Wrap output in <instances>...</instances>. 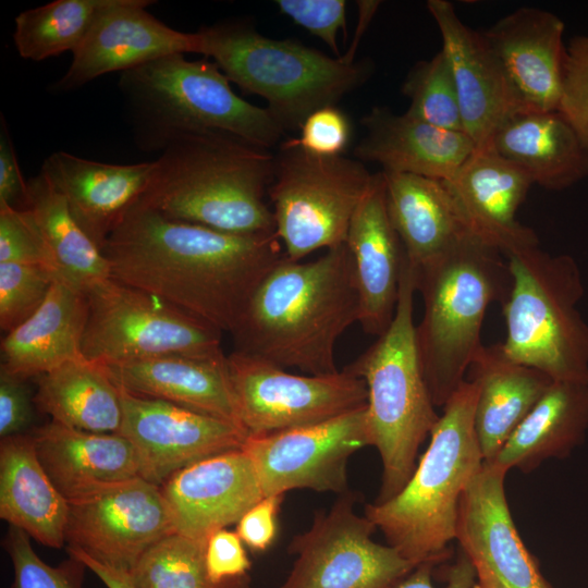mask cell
<instances>
[{
  "mask_svg": "<svg viewBox=\"0 0 588 588\" xmlns=\"http://www.w3.org/2000/svg\"><path fill=\"white\" fill-rule=\"evenodd\" d=\"M558 110L588 149V32L571 38L566 46Z\"/></svg>",
  "mask_w": 588,
  "mask_h": 588,
  "instance_id": "obj_41",
  "label": "cell"
},
{
  "mask_svg": "<svg viewBox=\"0 0 588 588\" xmlns=\"http://www.w3.org/2000/svg\"><path fill=\"white\" fill-rule=\"evenodd\" d=\"M468 370L477 384L475 433L483 461L491 462L553 380L511 360L501 343L482 344Z\"/></svg>",
  "mask_w": 588,
  "mask_h": 588,
  "instance_id": "obj_30",
  "label": "cell"
},
{
  "mask_svg": "<svg viewBox=\"0 0 588 588\" xmlns=\"http://www.w3.org/2000/svg\"><path fill=\"white\" fill-rule=\"evenodd\" d=\"M173 534L160 487L140 477L69 503L65 548L130 573Z\"/></svg>",
  "mask_w": 588,
  "mask_h": 588,
  "instance_id": "obj_15",
  "label": "cell"
},
{
  "mask_svg": "<svg viewBox=\"0 0 588 588\" xmlns=\"http://www.w3.org/2000/svg\"><path fill=\"white\" fill-rule=\"evenodd\" d=\"M220 68L176 53L121 73L119 88L130 109L137 145L160 150L179 134L218 131L268 149L285 131L267 108L230 86Z\"/></svg>",
  "mask_w": 588,
  "mask_h": 588,
  "instance_id": "obj_6",
  "label": "cell"
},
{
  "mask_svg": "<svg viewBox=\"0 0 588 588\" xmlns=\"http://www.w3.org/2000/svg\"><path fill=\"white\" fill-rule=\"evenodd\" d=\"M37 378L33 404L51 420L84 431L118 433L120 388L102 364L83 357Z\"/></svg>",
  "mask_w": 588,
  "mask_h": 588,
  "instance_id": "obj_34",
  "label": "cell"
},
{
  "mask_svg": "<svg viewBox=\"0 0 588 588\" xmlns=\"http://www.w3.org/2000/svg\"><path fill=\"white\" fill-rule=\"evenodd\" d=\"M455 82L463 131L476 147L489 144L511 115L526 110L482 32L465 25L446 0H428Z\"/></svg>",
  "mask_w": 588,
  "mask_h": 588,
  "instance_id": "obj_18",
  "label": "cell"
},
{
  "mask_svg": "<svg viewBox=\"0 0 588 588\" xmlns=\"http://www.w3.org/2000/svg\"><path fill=\"white\" fill-rule=\"evenodd\" d=\"M471 233L503 256L539 246L535 231L516 219L531 185L529 175L490 145L476 147L444 181Z\"/></svg>",
  "mask_w": 588,
  "mask_h": 588,
  "instance_id": "obj_21",
  "label": "cell"
},
{
  "mask_svg": "<svg viewBox=\"0 0 588 588\" xmlns=\"http://www.w3.org/2000/svg\"><path fill=\"white\" fill-rule=\"evenodd\" d=\"M159 487L173 532L197 540L237 524L264 498L255 467L242 449L193 463Z\"/></svg>",
  "mask_w": 588,
  "mask_h": 588,
  "instance_id": "obj_19",
  "label": "cell"
},
{
  "mask_svg": "<svg viewBox=\"0 0 588 588\" xmlns=\"http://www.w3.org/2000/svg\"><path fill=\"white\" fill-rule=\"evenodd\" d=\"M360 123L366 133L354 156L380 164L383 172L446 181L476 148L464 132L440 128L387 107H372Z\"/></svg>",
  "mask_w": 588,
  "mask_h": 588,
  "instance_id": "obj_26",
  "label": "cell"
},
{
  "mask_svg": "<svg viewBox=\"0 0 588 588\" xmlns=\"http://www.w3.org/2000/svg\"><path fill=\"white\" fill-rule=\"evenodd\" d=\"M280 12L319 37L339 56L338 33L346 29L344 0H277Z\"/></svg>",
  "mask_w": 588,
  "mask_h": 588,
  "instance_id": "obj_44",
  "label": "cell"
},
{
  "mask_svg": "<svg viewBox=\"0 0 588 588\" xmlns=\"http://www.w3.org/2000/svg\"><path fill=\"white\" fill-rule=\"evenodd\" d=\"M111 278L232 333L253 293L285 256L275 233L235 234L135 203L101 248Z\"/></svg>",
  "mask_w": 588,
  "mask_h": 588,
  "instance_id": "obj_1",
  "label": "cell"
},
{
  "mask_svg": "<svg viewBox=\"0 0 588 588\" xmlns=\"http://www.w3.org/2000/svg\"><path fill=\"white\" fill-rule=\"evenodd\" d=\"M66 551L69 555L78 559L93 571L107 588H135L128 573L96 562L76 550L66 549Z\"/></svg>",
  "mask_w": 588,
  "mask_h": 588,
  "instance_id": "obj_50",
  "label": "cell"
},
{
  "mask_svg": "<svg viewBox=\"0 0 588 588\" xmlns=\"http://www.w3.org/2000/svg\"><path fill=\"white\" fill-rule=\"evenodd\" d=\"M206 542L175 532L166 536L128 573L135 588H250L249 575L224 583L210 579Z\"/></svg>",
  "mask_w": 588,
  "mask_h": 588,
  "instance_id": "obj_37",
  "label": "cell"
},
{
  "mask_svg": "<svg viewBox=\"0 0 588 588\" xmlns=\"http://www.w3.org/2000/svg\"><path fill=\"white\" fill-rule=\"evenodd\" d=\"M415 273L402 266L399 298L389 328L345 367L367 387L366 419L382 464L376 503L397 494L416 468L418 450L439 419L420 367L413 319Z\"/></svg>",
  "mask_w": 588,
  "mask_h": 588,
  "instance_id": "obj_7",
  "label": "cell"
},
{
  "mask_svg": "<svg viewBox=\"0 0 588 588\" xmlns=\"http://www.w3.org/2000/svg\"><path fill=\"white\" fill-rule=\"evenodd\" d=\"M366 405L321 422L247 437L241 449L255 467L264 497L294 489L348 491V460L371 445Z\"/></svg>",
  "mask_w": 588,
  "mask_h": 588,
  "instance_id": "obj_14",
  "label": "cell"
},
{
  "mask_svg": "<svg viewBox=\"0 0 588 588\" xmlns=\"http://www.w3.org/2000/svg\"><path fill=\"white\" fill-rule=\"evenodd\" d=\"M229 375L240 427L247 437L321 422L367 404L365 381L345 368L332 375H294L232 352Z\"/></svg>",
  "mask_w": 588,
  "mask_h": 588,
  "instance_id": "obj_13",
  "label": "cell"
},
{
  "mask_svg": "<svg viewBox=\"0 0 588 588\" xmlns=\"http://www.w3.org/2000/svg\"><path fill=\"white\" fill-rule=\"evenodd\" d=\"M154 162L113 164L57 151L41 172L63 195L76 222L101 250L128 209L139 200Z\"/></svg>",
  "mask_w": 588,
  "mask_h": 588,
  "instance_id": "obj_25",
  "label": "cell"
},
{
  "mask_svg": "<svg viewBox=\"0 0 588 588\" xmlns=\"http://www.w3.org/2000/svg\"><path fill=\"white\" fill-rule=\"evenodd\" d=\"M24 379L0 371V438L21 433L32 420V403Z\"/></svg>",
  "mask_w": 588,
  "mask_h": 588,
  "instance_id": "obj_47",
  "label": "cell"
},
{
  "mask_svg": "<svg viewBox=\"0 0 588 588\" xmlns=\"http://www.w3.org/2000/svg\"><path fill=\"white\" fill-rule=\"evenodd\" d=\"M32 434L41 466L68 503L140 477L135 449L120 433L84 431L50 420Z\"/></svg>",
  "mask_w": 588,
  "mask_h": 588,
  "instance_id": "obj_24",
  "label": "cell"
},
{
  "mask_svg": "<svg viewBox=\"0 0 588 588\" xmlns=\"http://www.w3.org/2000/svg\"><path fill=\"white\" fill-rule=\"evenodd\" d=\"M274 157L268 196L285 257L301 261L318 249L344 244L375 174L357 159L316 156L284 142Z\"/></svg>",
  "mask_w": 588,
  "mask_h": 588,
  "instance_id": "obj_10",
  "label": "cell"
},
{
  "mask_svg": "<svg viewBox=\"0 0 588 588\" xmlns=\"http://www.w3.org/2000/svg\"><path fill=\"white\" fill-rule=\"evenodd\" d=\"M113 0H54L15 17L13 41L24 59L41 61L78 49Z\"/></svg>",
  "mask_w": 588,
  "mask_h": 588,
  "instance_id": "obj_36",
  "label": "cell"
},
{
  "mask_svg": "<svg viewBox=\"0 0 588 588\" xmlns=\"http://www.w3.org/2000/svg\"><path fill=\"white\" fill-rule=\"evenodd\" d=\"M82 353L102 365L161 356H224L222 332L145 291L114 279L87 294Z\"/></svg>",
  "mask_w": 588,
  "mask_h": 588,
  "instance_id": "obj_11",
  "label": "cell"
},
{
  "mask_svg": "<svg viewBox=\"0 0 588 588\" xmlns=\"http://www.w3.org/2000/svg\"><path fill=\"white\" fill-rule=\"evenodd\" d=\"M587 428L588 383L552 381L490 463L505 471H532L548 458L566 457Z\"/></svg>",
  "mask_w": 588,
  "mask_h": 588,
  "instance_id": "obj_33",
  "label": "cell"
},
{
  "mask_svg": "<svg viewBox=\"0 0 588 588\" xmlns=\"http://www.w3.org/2000/svg\"><path fill=\"white\" fill-rule=\"evenodd\" d=\"M506 474L483 462L461 500L456 540L475 569L488 572L504 588H552L516 529Z\"/></svg>",
  "mask_w": 588,
  "mask_h": 588,
  "instance_id": "obj_20",
  "label": "cell"
},
{
  "mask_svg": "<svg viewBox=\"0 0 588 588\" xmlns=\"http://www.w3.org/2000/svg\"><path fill=\"white\" fill-rule=\"evenodd\" d=\"M358 294L346 244L311 261L285 256L253 293L231 333L236 352L306 375L340 371L339 338L358 321Z\"/></svg>",
  "mask_w": 588,
  "mask_h": 588,
  "instance_id": "obj_2",
  "label": "cell"
},
{
  "mask_svg": "<svg viewBox=\"0 0 588 588\" xmlns=\"http://www.w3.org/2000/svg\"><path fill=\"white\" fill-rule=\"evenodd\" d=\"M299 130L298 137L283 142L322 157L342 156L352 135L347 115L336 106L315 111L305 120Z\"/></svg>",
  "mask_w": 588,
  "mask_h": 588,
  "instance_id": "obj_43",
  "label": "cell"
},
{
  "mask_svg": "<svg viewBox=\"0 0 588 588\" xmlns=\"http://www.w3.org/2000/svg\"><path fill=\"white\" fill-rule=\"evenodd\" d=\"M382 173L388 213L413 269L427 265L470 232L444 181Z\"/></svg>",
  "mask_w": 588,
  "mask_h": 588,
  "instance_id": "obj_31",
  "label": "cell"
},
{
  "mask_svg": "<svg viewBox=\"0 0 588 588\" xmlns=\"http://www.w3.org/2000/svg\"><path fill=\"white\" fill-rule=\"evenodd\" d=\"M87 295L56 279L40 307L1 340L0 371L28 379L83 358Z\"/></svg>",
  "mask_w": 588,
  "mask_h": 588,
  "instance_id": "obj_28",
  "label": "cell"
},
{
  "mask_svg": "<svg viewBox=\"0 0 588 588\" xmlns=\"http://www.w3.org/2000/svg\"><path fill=\"white\" fill-rule=\"evenodd\" d=\"M356 504L353 491L339 494L292 538L287 551L296 558L279 588H395L417 566L372 539L377 527Z\"/></svg>",
  "mask_w": 588,
  "mask_h": 588,
  "instance_id": "obj_12",
  "label": "cell"
},
{
  "mask_svg": "<svg viewBox=\"0 0 588 588\" xmlns=\"http://www.w3.org/2000/svg\"><path fill=\"white\" fill-rule=\"evenodd\" d=\"M401 90L411 100L407 115L440 128L464 132L455 82L442 50L414 64Z\"/></svg>",
  "mask_w": 588,
  "mask_h": 588,
  "instance_id": "obj_38",
  "label": "cell"
},
{
  "mask_svg": "<svg viewBox=\"0 0 588 588\" xmlns=\"http://www.w3.org/2000/svg\"><path fill=\"white\" fill-rule=\"evenodd\" d=\"M564 22L530 7L500 19L482 34L526 110H558L566 46Z\"/></svg>",
  "mask_w": 588,
  "mask_h": 588,
  "instance_id": "obj_23",
  "label": "cell"
},
{
  "mask_svg": "<svg viewBox=\"0 0 588 588\" xmlns=\"http://www.w3.org/2000/svg\"><path fill=\"white\" fill-rule=\"evenodd\" d=\"M151 3L113 0L73 53L54 89L69 91L107 73H122L167 56L198 53V33L169 27L148 12Z\"/></svg>",
  "mask_w": 588,
  "mask_h": 588,
  "instance_id": "obj_17",
  "label": "cell"
},
{
  "mask_svg": "<svg viewBox=\"0 0 588 588\" xmlns=\"http://www.w3.org/2000/svg\"><path fill=\"white\" fill-rule=\"evenodd\" d=\"M283 495H268L254 504L237 522L236 534L254 552L267 550L277 535V516Z\"/></svg>",
  "mask_w": 588,
  "mask_h": 588,
  "instance_id": "obj_46",
  "label": "cell"
},
{
  "mask_svg": "<svg viewBox=\"0 0 588 588\" xmlns=\"http://www.w3.org/2000/svg\"><path fill=\"white\" fill-rule=\"evenodd\" d=\"M139 203L166 218L235 234L275 233L265 201L275 157L218 131L182 133L152 161Z\"/></svg>",
  "mask_w": 588,
  "mask_h": 588,
  "instance_id": "obj_3",
  "label": "cell"
},
{
  "mask_svg": "<svg viewBox=\"0 0 588 588\" xmlns=\"http://www.w3.org/2000/svg\"><path fill=\"white\" fill-rule=\"evenodd\" d=\"M488 145L549 191L566 189L588 176V149L559 110L519 111Z\"/></svg>",
  "mask_w": 588,
  "mask_h": 588,
  "instance_id": "obj_29",
  "label": "cell"
},
{
  "mask_svg": "<svg viewBox=\"0 0 588 588\" xmlns=\"http://www.w3.org/2000/svg\"><path fill=\"white\" fill-rule=\"evenodd\" d=\"M12 567L11 588H83L87 566L69 555L60 564L45 563L30 544V537L22 529L10 526L2 541Z\"/></svg>",
  "mask_w": 588,
  "mask_h": 588,
  "instance_id": "obj_39",
  "label": "cell"
},
{
  "mask_svg": "<svg viewBox=\"0 0 588 588\" xmlns=\"http://www.w3.org/2000/svg\"><path fill=\"white\" fill-rule=\"evenodd\" d=\"M345 244L353 259L358 294V323L371 335H381L391 324L399 298L405 258L403 244L390 220L382 171L355 211Z\"/></svg>",
  "mask_w": 588,
  "mask_h": 588,
  "instance_id": "obj_22",
  "label": "cell"
},
{
  "mask_svg": "<svg viewBox=\"0 0 588 588\" xmlns=\"http://www.w3.org/2000/svg\"><path fill=\"white\" fill-rule=\"evenodd\" d=\"M0 127V203L25 210L28 204V184L24 180L4 118Z\"/></svg>",
  "mask_w": 588,
  "mask_h": 588,
  "instance_id": "obj_48",
  "label": "cell"
},
{
  "mask_svg": "<svg viewBox=\"0 0 588 588\" xmlns=\"http://www.w3.org/2000/svg\"><path fill=\"white\" fill-rule=\"evenodd\" d=\"M477 384L465 380L443 406L416 468L393 498L364 515L389 546L419 565L448 558L456 540L461 500L483 464L474 428Z\"/></svg>",
  "mask_w": 588,
  "mask_h": 588,
  "instance_id": "obj_5",
  "label": "cell"
},
{
  "mask_svg": "<svg viewBox=\"0 0 588 588\" xmlns=\"http://www.w3.org/2000/svg\"><path fill=\"white\" fill-rule=\"evenodd\" d=\"M505 258L511 291L502 304L504 354L553 381L588 383V323L577 308L585 287L576 260L539 246Z\"/></svg>",
  "mask_w": 588,
  "mask_h": 588,
  "instance_id": "obj_9",
  "label": "cell"
},
{
  "mask_svg": "<svg viewBox=\"0 0 588 588\" xmlns=\"http://www.w3.org/2000/svg\"><path fill=\"white\" fill-rule=\"evenodd\" d=\"M0 262L41 266L57 275L40 231L27 209L19 210L0 203Z\"/></svg>",
  "mask_w": 588,
  "mask_h": 588,
  "instance_id": "obj_42",
  "label": "cell"
},
{
  "mask_svg": "<svg viewBox=\"0 0 588 588\" xmlns=\"http://www.w3.org/2000/svg\"><path fill=\"white\" fill-rule=\"evenodd\" d=\"M69 503L57 490L35 449L33 434L0 442V517L49 548L65 544Z\"/></svg>",
  "mask_w": 588,
  "mask_h": 588,
  "instance_id": "obj_32",
  "label": "cell"
},
{
  "mask_svg": "<svg viewBox=\"0 0 588 588\" xmlns=\"http://www.w3.org/2000/svg\"><path fill=\"white\" fill-rule=\"evenodd\" d=\"M205 562L208 575L215 583L246 576L252 566L236 531L225 528L213 532L207 539Z\"/></svg>",
  "mask_w": 588,
  "mask_h": 588,
  "instance_id": "obj_45",
  "label": "cell"
},
{
  "mask_svg": "<svg viewBox=\"0 0 588 588\" xmlns=\"http://www.w3.org/2000/svg\"><path fill=\"white\" fill-rule=\"evenodd\" d=\"M478 588H504L491 574L486 571H476Z\"/></svg>",
  "mask_w": 588,
  "mask_h": 588,
  "instance_id": "obj_51",
  "label": "cell"
},
{
  "mask_svg": "<svg viewBox=\"0 0 588 588\" xmlns=\"http://www.w3.org/2000/svg\"><path fill=\"white\" fill-rule=\"evenodd\" d=\"M434 565L431 562L417 565L395 588H436L431 580ZM444 588H478L475 566L463 551L448 569Z\"/></svg>",
  "mask_w": 588,
  "mask_h": 588,
  "instance_id": "obj_49",
  "label": "cell"
},
{
  "mask_svg": "<svg viewBox=\"0 0 588 588\" xmlns=\"http://www.w3.org/2000/svg\"><path fill=\"white\" fill-rule=\"evenodd\" d=\"M199 52L211 57L230 82L264 98L284 131L302 127L315 111L336 106L363 85L371 65L323 52L290 39H274L245 22L197 30Z\"/></svg>",
  "mask_w": 588,
  "mask_h": 588,
  "instance_id": "obj_8",
  "label": "cell"
},
{
  "mask_svg": "<svg viewBox=\"0 0 588 588\" xmlns=\"http://www.w3.org/2000/svg\"><path fill=\"white\" fill-rule=\"evenodd\" d=\"M27 184L26 209L40 231L58 279L85 294L111 279L106 258L76 222L63 195L41 172Z\"/></svg>",
  "mask_w": 588,
  "mask_h": 588,
  "instance_id": "obj_35",
  "label": "cell"
},
{
  "mask_svg": "<svg viewBox=\"0 0 588 588\" xmlns=\"http://www.w3.org/2000/svg\"><path fill=\"white\" fill-rule=\"evenodd\" d=\"M103 366L113 382L132 394L171 402L240 427L226 355H172Z\"/></svg>",
  "mask_w": 588,
  "mask_h": 588,
  "instance_id": "obj_27",
  "label": "cell"
},
{
  "mask_svg": "<svg viewBox=\"0 0 588 588\" xmlns=\"http://www.w3.org/2000/svg\"><path fill=\"white\" fill-rule=\"evenodd\" d=\"M57 275L36 265L0 262V328L5 333L44 303Z\"/></svg>",
  "mask_w": 588,
  "mask_h": 588,
  "instance_id": "obj_40",
  "label": "cell"
},
{
  "mask_svg": "<svg viewBox=\"0 0 588 588\" xmlns=\"http://www.w3.org/2000/svg\"><path fill=\"white\" fill-rule=\"evenodd\" d=\"M503 254L467 232L427 265L413 269L424 313L415 326L422 375L436 407H443L465 381L482 346L488 306L503 304L511 274Z\"/></svg>",
  "mask_w": 588,
  "mask_h": 588,
  "instance_id": "obj_4",
  "label": "cell"
},
{
  "mask_svg": "<svg viewBox=\"0 0 588 588\" xmlns=\"http://www.w3.org/2000/svg\"><path fill=\"white\" fill-rule=\"evenodd\" d=\"M120 394L118 433L134 446L140 478L157 486L193 463L241 449L247 438L230 421L121 388Z\"/></svg>",
  "mask_w": 588,
  "mask_h": 588,
  "instance_id": "obj_16",
  "label": "cell"
}]
</instances>
